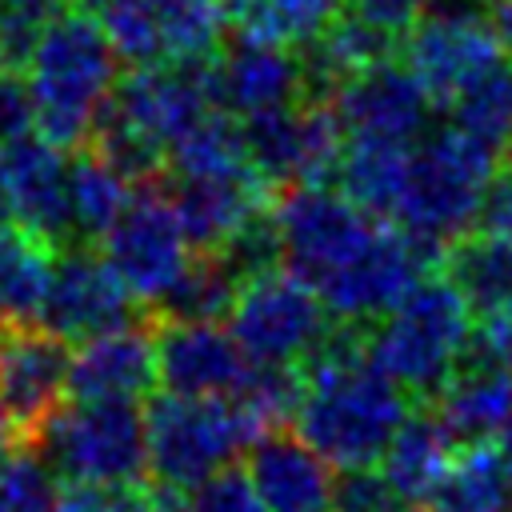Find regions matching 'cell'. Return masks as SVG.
<instances>
[{
    "label": "cell",
    "instance_id": "cell-14",
    "mask_svg": "<svg viewBox=\"0 0 512 512\" xmlns=\"http://www.w3.org/2000/svg\"><path fill=\"white\" fill-rule=\"evenodd\" d=\"M132 292L112 272V264L92 244H68L56 248V268L48 284V300L40 312V324L64 336L68 344H80L88 336H100L108 328H120L132 316Z\"/></svg>",
    "mask_w": 512,
    "mask_h": 512
},
{
    "label": "cell",
    "instance_id": "cell-9",
    "mask_svg": "<svg viewBox=\"0 0 512 512\" xmlns=\"http://www.w3.org/2000/svg\"><path fill=\"white\" fill-rule=\"evenodd\" d=\"M100 256L140 304H156L188 268L192 244L176 220L168 188L156 176L132 184L128 204L100 236Z\"/></svg>",
    "mask_w": 512,
    "mask_h": 512
},
{
    "label": "cell",
    "instance_id": "cell-12",
    "mask_svg": "<svg viewBox=\"0 0 512 512\" xmlns=\"http://www.w3.org/2000/svg\"><path fill=\"white\" fill-rule=\"evenodd\" d=\"M72 348L44 324L0 328V404L20 436V448L44 428L68 392Z\"/></svg>",
    "mask_w": 512,
    "mask_h": 512
},
{
    "label": "cell",
    "instance_id": "cell-30",
    "mask_svg": "<svg viewBox=\"0 0 512 512\" xmlns=\"http://www.w3.org/2000/svg\"><path fill=\"white\" fill-rule=\"evenodd\" d=\"M240 276L224 264L220 252H192L188 268L176 276V284L152 304L156 320H224L232 312V300L240 292Z\"/></svg>",
    "mask_w": 512,
    "mask_h": 512
},
{
    "label": "cell",
    "instance_id": "cell-4",
    "mask_svg": "<svg viewBox=\"0 0 512 512\" xmlns=\"http://www.w3.org/2000/svg\"><path fill=\"white\" fill-rule=\"evenodd\" d=\"M472 332V308L444 276L416 280L400 304L368 324L364 348L372 364L420 404H432L452 380Z\"/></svg>",
    "mask_w": 512,
    "mask_h": 512
},
{
    "label": "cell",
    "instance_id": "cell-25",
    "mask_svg": "<svg viewBox=\"0 0 512 512\" xmlns=\"http://www.w3.org/2000/svg\"><path fill=\"white\" fill-rule=\"evenodd\" d=\"M408 152L412 144L400 140H376V136H348L344 140V156L336 168V184L340 192L372 212V216H396L400 192H404V176H408Z\"/></svg>",
    "mask_w": 512,
    "mask_h": 512
},
{
    "label": "cell",
    "instance_id": "cell-19",
    "mask_svg": "<svg viewBox=\"0 0 512 512\" xmlns=\"http://www.w3.org/2000/svg\"><path fill=\"white\" fill-rule=\"evenodd\" d=\"M156 324L128 320L76 344L68 364L72 400H128L136 404L156 388Z\"/></svg>",
    "mask_w": 512,
    "mask_h": 512
},
{
    "label": "cell",
    "instance_id": "cell-17",
    "mask_svg": "<svg viewBox=\"0 0 512 512\" xmlns=\"http://www.w3.org/2000/svg\"><path fill=\"white\" fill-rule=\"evenodd\" d=\"M156 376L176 396H236L252 360L216 320H156Z\"/></svg>",
    "mask_w": 512,
    "mask_h": 512
},
{
    "label": "cell",
    "instance_id": "cell-47",
    "mask_svg": "<svg viewBox=\"0 0 512 512\" xmlns=\"http://www.w3.org/2000/svg\"><path fill=\"white\" fill-rule=\"evenodd\" d=\"M496 440H500V444H496V448H500V456H504V460H508V468H512V412H508V420L500 424Z\"/></svg>",
    "mask_w": 512,
    "mask_h": 512
},
{
    "label": "cell",
    "instance_id": "cell-1",
    "mask_svg": "<svg viewBox=\"0 0 512 512\" xmlns=\"http://www.w3.org/2000/svg\"><path fill=\"white\" fill-rule=\"evenodd\" d=\"M368 324H332L320 348L300 364L304 396L296 408L300 436L340 472L380 464L392 432L408 416V396L372 364Z\"/></svg>",
    "mask_w": 512,
    "mask_h": 512
},
{
    "label": "cell",
    "instance_id": "cell-50",
    "mask_svg": "<svg viewBox=\"0 0 512 512\" xmlns=\"http://www.w3.org/2000/svg\"><path fill=\"white\" fill-rule=\"evenodd\" d=\"M504 148H508V152H512V132H508V144H504Z\"/></svg>",
    "mask_w": 512,
    "mask_h": 512
},
{
    "label": "cell",
    "instance_id": "cell-13",
    "mask_svg": "<svg viewBox=\"0 0 512 512\" xmlns=\"http://www.w3.org/2000/svg\"><path fill=\"white\" fill-rule=\"evenodd\" d=\"M0 212L16 228L52 248L72 244L68 220V160L44 136H16L0 144Z\"/></svg>",
    "mask_w": 512,
    "mask_h": 512
},
{
    "label": "cell",
    "instance_id": "cell-45",
    "mask_svg": "<svg viewBox=\"0 0 512 512\" xmlns=\"http://www.w3.org/2000/svg\"><path fill=\"white\" fill-rule=\"evenodd\" d=\"M492 32H496V40H500V48L512 56V0H496L492 4Z\"/></svg>",
    "mask_w": 512,
    "mask_h": 512
},
{
    "label": "cell",
    "instance_id": "cell-28",
    "mask_svg": "<svg viewBox=\"0 0 512 512\" xmlns=\"http://www.w3.org/2000/svg\"><path fill=\"white\" fill-rule=\"evenodd\" d=\"M132 180L120 176L108 160H100L92 148H76L68 160V220H72V244H92L108 232V224L128 204Z\"/></svg>",
    "mask_w": 512,
    "mask_h": 512
},
{
    "label": "cell",
    "instance_id": "cell-29",
    "mask_svg": "<svg viewBox=\"0 0 512 512\" xmlns=\"http://www.w3.org/2000/svg\"><path fill=\"white\" fill-rule=\"evenodd\" d=\"M168 164H172L176 176H240V172H252L244 120H236L224 108H208L192 128H184L172 140Z\"/></svg>",
    "mask_w": 512,
    "mask_h": 512
},
{
    "label": "cell",
    "instance_id": "cell-6",
    "mask_svg": "<svg viewBox=\"0 0 512 512\" xmlns=\"http://www.w3.org/2000/svg\"><path fill=\"white\" fill-rule=\"evenodd\" d=\"M28 448L64 480L140 484L148 472L144 412L128 400L60 404Z\"/></svg>",
    "mask_w": 512,
    "mask_h": 512
},
{
    "label": "cell",
    "instance_id": "cell-26",
    "mask_svg": "<svg viewBox=\"0 0 512 512\" xmlns=\"http://www.w3.org/2000/svg\"><path fill=\"white\" fill-rule=\"evenodd\" d=\"M56 248L40 236L4 224L0 228V328L36 324L48 300Z\"/></svg>",
    "mask_w": 512,
    "mask_h": 512
},
{
    "label": "cell",
    "instance_id": "cell-10",
    "mask_svg": "<svg viewBox=\"0 0 512 512\" xmlns=\"http://www.w3.org/2000/svg\"><path fill=\"white\" fill-rule=\"evenodd\" d=\"M244 140L252 172L272 192H284L296 184L336 180L348 132L332 100H300L244 116Z\"/></svg>",
    "mask_w": 512,
    "mask_h": 512
},
{
    "label": "cell",
    "instance_id": "cell-33",
    "mask_svg": "<svg viewBox=\"0 0 512 512\" xmlns=\"http://www.w3.org/2000/svg\"><path fill=\"white\" fill-rule=\"evenodd\" d=\"M100 32L108 36L116 60L140 68L164 60V36H160V8L156 0H92L84 4Z\"/></svg>",
    "mask_w": 512,
    "mask_h": 512
},
{
    "label": "cell",
    "instance_id": "cell-7",
    "mask_svg": "<svg viewBox=\"0 0 512 512\" xmlns=\"http://www.w3.org/2000/svg\"><path fill=\"white\" fill-rule=\"evenodd\" d=\"M272 220L280 232L284 268L308 288H320L324 280L344 272L384 228L380 216L356 208L328 184L284 188L272 204Z\"/></svg>",
    "mask_w": 512,
    "mask_h": 512
},
{
    "label": "cell",
    "instance_id": "cell-18",
    "mask_svg": "<svg viewBox=\"0 0 512 512\" xmlns=\"http://www.w3.org/2000/svg\"><path fill=\"white\" fill-rule=\"evenodd\" d=\"M332 108H336L348 136H376V140L412 144L428 128L432 96L424 92V84L412 76L408 64L376 60L336 88Z\"/></svg>",
    "mask_w": 512,
    "mask_h": 512
},
{
    "label": "cell",
    "instance_id": "cell-51",
    "mask_svg": "<svg viewBox=\"0 0 512 512\" xmlns=\"http://www.w3.org/2000/svg\"><path fill=\"white\" fill-rule=\"evenodd\" d=\"M0 228H4V212H0Z\"/></svg>",
    "mask_w": 512,
    "mask_h": 512
},
{
    "label": "cell",
    "instance_id": "cell-43",
    "mask_svg": "<svg viewBox=\"0 0 512 512\" xmlns=\"http://www.w3.org/2000/svg\"><path fill=\"white\" fill-rule=\"evenodd\" d=\"M32 132V92L16 68L0 64V144Z\"/></svg>",
    "mask_w": 512,
    "mask_h": 512
},
{
    "label": "cell",
    "instance_id": "cell-52",
    "mask_svg": "<svg viewBox=\"0 0 512 512\" xmlns=\"http://www.w3.org/2000/svg\"><path fill=\"white\" fill-rule=\"evenodd\" d=\"M484 4H496V0H484Z\"/></svg>",
    "mask_w": 512,
    "mask_h": 512
},
{
    "label": "cell",
    "instance_id": "cell-36",
    "mask_svg": "<svg viewBox=\"0 0 512 512\" xmlns=\"http://www.w3.org/2000/svg\"><path fill=\"white\" fill-rule=\"evenodd\" d=\"M76 0H0V64L24 72L36 40Z\"/></svg>",
    "mask_w": 512,
    "mask_h": 512
},
{
    "label": "cell",
    "instance_id": "cell-42",
    "mask_svg": "<svg viewBox=\"0 0 512 512\" xmlns=\"http://www.w3.org/2000/svg\"><path fill=\"white\" fill-rule=\"evenodd\" d=\"M420 4L424 0H348L344 12H352L364 28H372L376 36H384L392 48L404 44V36L416 28L420 20Z\"/></svg>",
    "mask_w": 512,
    "mask_h": 512
},
{
    "label": "cell",
    "instance_id": "cell-41",
    "mask_svg": "<svg viewBox=\"0 0 512 512\" xmlns=\"http://www.w3.org/2000/svg\"><path fill=\"white\" fill-rule=\"evenodd\" d=\"M332 512H416V504L408 496H400L380 472L352 468L336 480Z\"/></svg>",
    "mask_w": 512,
    "mask_h": 512
},
{
    "label": "cell",
    "instance_id": "cell-53",
    "mask_svg": "<svg viewBox=\"0 0 512 512\" xmlns=\"http://www.w3.org/2000/svg\"><path fill=\"white\" fill-rule=\"evenodd\" d=\"M156 512H164V508H156Z\"/></svg>",
    "mask_w": 512,
    "mask_h": 512
},
{
    "label": "cell",
    "instance_id": "cell-8",
    "mask_svg": "<svg viewBox=\"0 0 512 512\" xmlns=\"http://www.w3.org/2000/svg\"><path fill=\"white\" fill-rule=\"evenodd\" d=\"M332 316L316 288L288 268H268L240 284L228 332L252 364H304L332 332Z\"/></svg>",
    "mask_w": 512,
    "mask_h": 512
},
{
    "label": "cell",
    "instance_id": "cell-46",
    "mask_svg": "<svg viewBox=\"0 0 512 512\" xmlns=\"http://www.w3.org/2000/svg\"><path fill=\"white\" fill-rule=\"evenodd\" d=\"M16 448H20V436H16V428H12V420H8V412H4V404H0V460L12 456Z\"/></svg>",
    "mask_w": 512,
    "mask_h": 512
},
{
    "label": "cell",
    "instance_id": "cell-37",
    "mask_svg": "<svg viewBox=\"0 0 512 512\" xmlns=\"http://www.w3.org/2000/svg\"><path fill=\"white\" fill-rule=\"evenodd\" d=\"M60 488L52 468L36 452H12L0 460V512H56Z\"/></svg>",
    "mask_w": 512,
    "mask_h": 512
},
{
    "label": "cell",
    "instance_id": "cell-39",
    "mask_svg": "<svg viewBox=\"0 0 512 512\" xmlns=\"http://www.w3.org/2000/svg\"><path fill=\"white\" fill-rule=\"evenodd\" d=\"M56 512H156V496L140 484H100V480H64Z\"/></svg>",
    "mask_w": 512,
    "mask_h": 512
},
{
    "label": "cell",
    "instance_id": "cell-15",
    "mask_svg": "<svg viewBox=\"0 0 512 512\" xmlns=\"http://www.w3.org/2000/svg\"><path fill=\"white\" fill-rule=\"evenodd\" d=\"M504 56L492 24L480 12L444 4L432 16H420L416 28L404 36V64L424 84V92L440 104L452 100L476 72Z\"/></svg>",
    "mask_w": 512,
    "mask_h": 512
},
{
    "label": "cell",
    "instance_id": "cell-34",
    "mask_svg": "<svg viewBox=\"0 0 512 512\" xmlns=\"http://www.w3.org/2000/svg\"><path fill=\"white\" fill-rule=\"evenodd\" d=\"M164 60H212L224 44V8L216 0H156Z\"/></svg>",
    "mask_w": 512,
    "mask_h": 512
},
{
    "label": "cell",
    "instance_id": "cell-3",
    "mask_svg": "<svg viewBox=\"0 0 512 512\" xmlns=\"http://www.w3.org/2000/svg\"><path fill=\"white\" fill-rule=\"evenodd\" d=\"M496 172L500 148L452 124L420 136V144L408 152V176L392 216L396 228L440 260L444 248L456 236L472 232V224L480 220V204Z\"/></svg>",
    "mask_w": 512,
    "mask_h": 512
},
{
    "label": "cell",
    "instance_id": "cell-16",
    "mask_svg": "<svg viewBox=\"0 0 512 512\" xmlns=\"http://www.w3.org/2000/svg\"><path fill=\"white\" fill-rule=\"evenodd\" d=\"M208 96L212 108H224L240 120L268 108L300 104L308 100L304 56H296L288 44L240 36L208 60Z\"/></svg>",
    "mask_w": 512,
    "mask_h": 512
},
{
    "label": "cell",
    "instance_id": "cell-44",
    "mask_svg": "<svg viewBox=\"0 0 512 512\" xmlns=\"http://www.w3.org/2000/svg\"><path fill=\"white\" fill-rule=\"evenodd\" d=\"M476 224L488 228V232H504V236H512V168H504V172L492 176Z\"/></svg>",
    "mask_w": 512,
    "mask_h": 512
},
{
    "label": "cell",
    "instance_id": "cell-27",
    "mask_svg": "<svg viewBox=\"0 0 512 512\" xmlns=\"http://www.w3.org/2000/svg\"><path fill=\"white\" fill-rule=\"evenodd\" d=\"M424 504L428 512H512V468L488 440L468 444Z\"/></svg>",
    "mask_w": 512,
    "mask_h": 512
},
{
    "label": "cell",
    "instance_id": "cell-20",
    "mask_svg": "<svg viewBox=\"0 0 512 512\" xmlns=\"http://www.w3.org/2000/svg\"><path fill=\"white\" fill-rule=\"evenodd\" d=\"M244 472L268 512H332L336 472L304 436L284 428L260 432L248 444Z\"/></svg>",
    "mask_w": 512,
    "mask_h": 512
},
{
    "label": "cell",
    "instance_id": "cell-49",
    "mask_svg": "<svg viewBox=\"0 0 512 512\" xmlns=\"http://www.w3.org/2000/svg\"><path fill=\"white\" fill-rule=\"evenodd\" d=\"M432 4H440V8H444V4H464V0H432Z\"/></svg>",
    "mask_w": 512,
    "mask_h": 512
},
{
    "label": "cell",
    "instance_id": "cell-40",
    "mask_svg": "<svg viewBox=\"0 0 512 512\" xmlns=\"http://www.w3.org/2000/svg\"><path fill=\"white\" fill-rule=\"evenodd\" d=\"M184 512H268V508L256 496L248 472L228 464V468L212 472L208 480H200L196 488H188Z\"/></svg>",
    "mask_w": 512,
    "mask_h": 512
},
{
    "label": "cell",
    "instance_id": "cell-23",
    "mask_svg": "<svg viewBox=\"0 0 512 512\" xmlns=\"http://www.w3.org/2000/svg\"><path fill=\"white\" fill-rule=\"evenodd\" d=\"M452 432L444 428V420L428 408H416L400 420V428L392 432L384 456H380V476L408 496L412 504H424L432 496V488L444 480V472L452 468L456 452H452Z\"/></svg>",
    "mask_w": 512,
    "mask_h": 512
},
{
    "label": "cell",
    "instance_id": "cell-35",
    "mask_svg": "<svg viewBox=\"0 0 512 512\" xmlns=\"http://www.w3.org/2000/svg\"><path fill=\"white\" fill-rule=\"evenodd\" d=\"M300 396H304L300 364H252L244 388L236 392V400L248 408V416L256 420L260 432L284 428L288 420H296Z\"/></svg>",
    "mask_w": 512,
    "mask_h": 512
},
{
    "label": "cell",
    "instance_id": "cell-2",
    "mask_svg": "<svg viewBox=\"0 0 512 512\" xmlns=\"http://www.w3.org/2000/svg\"><path fill=\"white\" fill-rule=\"evenodd\" d=\"M24 80L32 92V128L56 148H84L96 112L116 88V52L92 12H64L36 40Z\"/></svg>",
    "mask_w": 512,
    "mask_h": 512
},
{
    "label": "cell",
    "instance_id": "cell-38",
    "mask_svg": "<svg viewBox=\"0 0 512 512\" xmlns=\"http://www.w3.org/2000/svg\"><path fill=\"white\" fill-rule=\"evenodd\" d=\"M224 264L240 276V280H252L268 268H280L284 264V252H280V232H276V220H272V208L256 212L244 228H236L220 248Z\"/></svg>",
    "mask_w": 512,
    "mask_h": 512
},
{
    "label": "cell",
    "instance_id": "cell-31",
    "mask_svg": "<svg viewBox=\"0 0 512 512\" xmlns=\"http://www.w3.org/2000/svg\"><path fill=\"white\" fill-rule=\"evenodd\" d=\"M448 112H452V128L492 148H504L512 132V56L504 52L496 64H488L464 88H456Z\"/></svg>",
    "mask_w": 512,
    "mask_h": 512
},
{
    "label": "cell",
    "instance_id": "cell-48",
    "mask_svg": "<svg viewBox=\"0 0 512 512\" xmlns=\"http://www.w3.org/2000/svg\"><path fill=\"white\" fill-rule=\"evenodd\" d=\"M216 4H220V8H224V16H232V8H236V4H240V0H216Z\"/></svg>",
    "mask_w": 512,
    "mask_h": 512
},
{
    "label": "cell",
    "instance_id": "cell-5",
    "mask_svg": "<svg viewBox=\"0 0 512 512\" xmlns=\"http://www.w3.org/2000/svg\"><path fill=\"white\" fill-rule=\"evenodd\" d=\"M148 472L160 488L188 492L228 468L260 436L236 396H176L160 392L144 408Z\"/></svg>",
    "mask_w": 512,
    "mask_h": 512
},
{
    "label": "cell",
    "instance_id": "cell-22",
    "mask_svg": "<svg viewBox=\"0 0 512 512\" xmlns=\"http://www.w3.org/2000/svg\"><path fill=\"white\" fill-rule=\"evenodd\" d=\"M512 412V364L460 352V364L436 396V416L460 444H484Z\"/></svg>",
    "mask_w": 512,
    "mask_h": 512
},
{
    "label": "cell",
    "instance_id": "cell-24",
    "mask_svg": "<svg viewBox=\"0 0 512 512\" xmlns=\"http://www.w3.org/2000/svg\"><path fill=\"white\" fill-rule=\"evenodd\" d=\"M444 280L464 296L472 316L512 308V236L504 232H464L440 256Z\"/></svg>",
    "mask_w": 512,
    "mask_h": 512
},
{
    "label": "cell",
    "instance_id": "cell-32",
    "mask_svg": "<svg viewBox=\"0 0 512 512\" xmlns=\"http://www.w3.org/2000/svg\"><path fill=\"white\" fill-rule=\"evenodd\" d=\"M344 4L348 0H240L228 20L240 28V36L304 48L344 12Z\"/></svg>",
    "mask_w": 512,
    "mask_h": 512
},
{
    "label": "cell",
    "instance_id": "cell-21",
    "mask_svg": "<svg viewBox=\"0 0 512 512\" xmlns=\"http://www.w3.org/2000/svg\"><path fill=\"white\" fill-rule=\"evenodd\" d=\"M272 188L256 172L240 176H176L168 200L192 252H216L256 212L272 208Z\"/></svg>",
    "mask_w": 512,
    "mask_h": 512
},
{
    "label": "cell",
    "instance_id": "cell-11",
    "mask_svg": "<svg viewBox=\"0 0 512 512\" xmlns=\"http://www.w3.org/2000/svg\"><path fill=\"white\" fill-rule=\"evenodd\" d=\"M208 108V60H160L140 64L124 80H116L112 96L96 116H108L168 160L172 140L192 128Z\"/></svg>",
    "mask_w": 512,
    "mask_h": 512
}]
</instances>
